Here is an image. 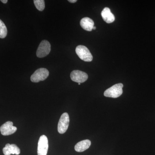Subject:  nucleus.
Segmentation results:
<instances>
[{"instance_id":"obj_1","label":"nucleus","mask_w":155,"mask_h":155,"mask_svg":"<svg viewBox=\"0 0 155 155\" xmlns=\"http://www.w3.org/2000/svg\"><path fill=\"white\" fill-rule=\"evenodd\" d=\"M123 87L122 84H117L106 90L104 93V95L106 97L114 98L118 97L123 93Z\"/></svg>"},{"instance_id":"obj_14","label":"nucleus","mask_w":155,"mask_h":155,"mask_svg":"<svg viewBox=\"0 0 155 155\" xmlns=\"http://www.w3.org/2000/svg\"><path fill=\"white\" fill-rule=\"evenodd\" d=\"M35 5L38 11H42L44 10L45 8V2L44 0H34V1Z\"/></svg>"},{"instance_id":"obj_11","label":"nucleus","mask_w":155,"mask_h":155,"mask_svg":"<svg viewBox=\"0 0 155 155\" xmlns=\"http://www.w3.org/2000/svg\"><path fill=\"white\" fill-rule=\"evenodd\" d=\"M101 14L103 19L107 23H112L115 21V18L114 15L111 13L110 10L109 8H104L102 11Z\"/></svg>"},{"instance_id":"obj_16","label":"nucleus","mask_w":155,"mask_h":155,"mask_svg":"<svg viewBox=\"0 0 155 155\" xmlns=\"http://www.w3.org/2000/svg\"><path fill=\"white\" fill-rule=\"evenodd\" d=\"M1 1L4 4H6L8 2V0H1Z\"/></svg>"},{"instance_id":"obj_13","label":"nucleus","mask_w":155,"mask_h":155,"mask_svg":"<svg viewBox=\"0 0 155 155\" xmlns=\"http://www.w3.org/2000/svg\"><path fill=\"white\" fill-rule=\"evenodd\" d=\"M8 30L4 22L0 19V38H4L7 36Z\"/></svg>"},{"instance_id":"obj_8","label":"nucleus","mask_w":155,"mask_h":155,"mask_svg":"<svg viewBox=\"0 0 155 155\" xmlns=\"http://www.w3.org/2000/svg\"><path fill=\"white\" fill-rule=\"evenodd\" d=\"M17 127L13 126V122L8 121L3 124L0 127L1 134L4 136L11 135L15 133Z\"/></svg>"},{"instance_id":"obj_3","label":"nucleus","mask_w":155,"mask_h":155,"mask_svg":"<svg viewBox=\"0 0 155 155\" xmlns=\"http://www.w3.org/2000/svg\"><path fill=\"white\" fill-rule=\"evenodd\" d=\"M49 75V72L47 69L41 68L38 69L31 76L30 79L32 82L37 83L44 81Z\"/></svg>"},{"instance_id":"obj_12","label":"nucleus","mask_w":155,"mask_h":155,"mask_svg":"<svg viewBox=\"0 0 155 155\" xmlns=\"http://www.w3.org/2000/svg\"><path fill=\"white\" fill-rule=\"evenodd\" d=\"M91 145V141L89 140H85L78 143L75 146V150L78 152H82L88 149Z\"/></svg>"},{"instance_id":"obj_6","label":"nucleus","mask_w":155,"mask_h":155,"mask_svg":"<svg viewBox=\"0 0 155 155\" xmlns=\"http://www.w3.org/2000/svg\"><path fill=\"white\" fill-rule=\"evenodd\" d=\"M48 149V140L46 136L41 135L40 137L38 145V155H47Z\"/></svg>"},{"instance_id":"obj_17","label":"nucleus","mask_w":155,"mask_h":155,"mask_svg":"<svg viewBox=\"0 0 155 155\" xmlns=\"http://www.w3.org/2000/svg\"><path fill=\"white\" fill-rule=\"evenodd\" d=\"M96 27H95V26H94L93 28V29H94V30H95V29H96Z\"/></svg>"},{"instance_id":"obj_2","label":"nucleus","mask_w":155,"mask_h":155,"mask_svg":"<svg viewBox=\"0 0 155 155\" xmlns=\"http://www.w3.org/2000/svg\"><path fill=\"white\" fill-rule=\"evenodd\" d=\"M75 52L82 61L85 62H91L92 61L93 56L86 47L83 45L78 46L75 49Z\"/></svg>"},{"instance_id":"obj_4","label":"nucleus","mask_w":155,"mask_h":155,"mask_svg":"<svg viewBox=\"0 0 155 155\" xmlns=\"http://www.w3.org/2000/svg\"><path fill=\"white\" fill-rule=\"evenodd\" d=\"M51 51V45L49 42L45 40L40 44L37 50L36 55L39 58H44L49 54Z\"/></svg>"},{"instance_id":"obj_7","label":"nucleus","mask_w":155,"mask_h":155,"mask_svg":"<svg viewBox=\"0 0 155 155\" xmlns=\"http://www.w3.org/2000/svg\"><path fill=\"white\" fill-rule=\"evenodd\" d=\"M70 78L72 81L81 83L85 82L87 80L88 75L85 72L80 70H74L71 72Z\"/></svg>"},{"instance_id":"obj_5","label":"nucleus","mask_w":155,"mask_h":155,"mask_svg":"<svg viewBox=\"0 0 155 155\" xmlns=\"http://www.w3.org/2000/svg\"><path fill=\"white\" fill-rule=\"evenodd\" d=\"M69 114L64 113L61 115L58 124V132L61 134L65 133L69 127Z\"/></svg>"},{"instance_id":"obj_9","label":"nucleus","mask_w":155,"mask_h":155,"mask_svg":"<svg viewBox=\"0 0 155 155\" xmlns=\"http://www.w3.org/2000/svg\"><path fill=\"white\" fill-rule=\"evenodd\" d=\"M3 152L5 155H18L20 154V150L16 144L7 143L5 147L3 149Z\"/></svg>"},{"instance_id":"obj_10","label":"nucleus","mask_w":155,"mask_h":155,"mask_svg":"<svg viewBox=\"0 0 155 155\" xmlns=\"http://www.w3.org/2000/svg\"><path fill=\"white\" fill-rule=\"evenodd\" d=\"M80 24L81 27L87 31H91L94 26L93 20L88 17L82 18L81 20Z\"/></svg>"},{"instance_id":"obj_18","label":"nucleus","mask_w":155,"mask_h":155,"mask_svg":"<svg viewBox=\"0 0 155 155\" xmlns=\"http://www.w3.org/2000/svg\"><path fill=\"white\" fill-rule=\"evenodd\" d=\"M80 84H81V83H78V84H79V85H80Z\"/></svg>"},{"instance_id":"obj_15","label":"nucleus","mask_w":155,"mask_h":155,"mask_svg":"<svg viewBox=\"0 0 155 155\" xmlns=\"http://www.w3.org/2000/svg\"><path fill=\"white\" fill-rule=\"evenodd\" d=\"M68 2L70 3H74L77 2V0H69Z\"/></svg>"}]
</instances>
